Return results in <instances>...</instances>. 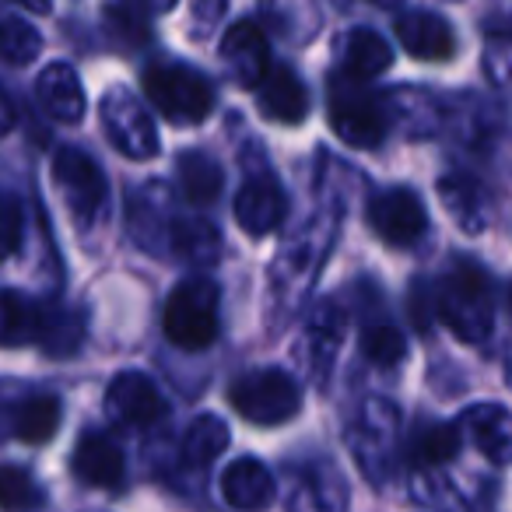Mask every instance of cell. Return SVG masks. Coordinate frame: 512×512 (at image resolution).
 Instances as JSON below:
<instances>
[{"label": "cell", "mask_w": 512, "mask_h": 512, "mask_svg": "<svg viewBox=\"0 0 512 512\" xmlns=\"http://www.w3.org/2000/svg\"><path fill=\"white\" fill-rule=\"evenodd\" d=\"M484 74L495 85H512V36L498 32L484 43Z\"/></svg>", "instance_id": "836d02e7"}, {"label": "cell", "mask_w": 512, "mask_h": 512, "mask_svg": "<svg viewBox=\"0 0 512 512\" xmlns=\"http://www.w3.org/2000/svg\"><path fill=\"white\" fill-rule=\"evenodd\" d=\"M22 232H25V214L22 204L8 193H0V260L18 253L22 246Z\"/></svg>", "instance_id": "d6a6232c"}, {"label": "cell", "mask_w": 512, "mask_h": 512, "mask_svg": "<svg viewBox=\"0 0 512 512\" xmlns=\"http://www.w3.org/2000/svg\"><path fill=\"white\" fill-rule=\"evenodd\" d=\"M53 183H57L60 197H64L67 211L74 214L78 225H95L106 211L109 183L106 172L99 169L88 151L81 148H60L53 158Z\"/></svg>", "instance_id": "8992f818"}, {"label": "cell", "mask_w": 512, "mask_h": 512, "mask_svg": "<svg viewBox=\"0 0 512 512\" xmlns=\"http://www.w3.org/2000/svg\"><path fill=\"white\" fill-rule=\"evenodd\" d=\"M228 449V425L218 414H200L183 435V463L186 467H207Z\"/></svg>", "instance_id": "cb8c5ba5"}, {"label": "cell", "mask_w": 512, "mask_h": 512, "mask_svg": "<svg viewBox=\"0 0 512 512\" xmlns=\"http://www.w3.org/2000/svg\"><path fill=\"white\" fill-rule=\"evenodd\" d=\"M221 64H225L228 78L242 88H260V81L271 71V50H267L264 29L249 18L235 22L221 39Z\"/></svg>", "instance_id": "30bf717a"}, {"label": "cell", "mask_w": 512, "mask_h": 512, "mask_svg": "<svg viewBox=\"0 0 512 512\" xmlns=\"http://www.w3.org/2000/svg\"><path fill=\"white\" fill-rule=\"evenodd\" d=\"M43 53V36L32 22L22 15H4L0 18V57L15 67H25Z\"/></svg>", "instance_id": "f1b7e54d"}, {"label": "cell", "mask_w": 512, "mask_h": 512, "mask_svg": "<svg viewBox=\"0 0 512 512\" xmlns=\"http://www.w3.org/2000/svg\"><path fill=\"white\" fill-rule=\"evenodd\" d=\"M43 334V306L25 292H0V348H25Z\"/></svg>", "instance_id": "ffe728a7"}, {"label": "cell", "mask_w": 512, "mask_h": 512, "mask_svg": "<svg viewBox=\"0 0 512 512\" xmlns=\"http://www.w3.org/2000/svg\"><path fill=\"white\" fill-rule=\"evenodd\" d=\"M81 341H85V320H81V313L64 309V306H57L53 313L43 309V334H39V344H43L46 355L67 358L81 348Z\"/></svg>", "instance_id": "83f0119b"}, {"label": "cell", "mask_w": 512, "mask_h": 512, "mask_svg": "<svg viewBox=\"0 0 512 512\" xmlns=\"http://www.w3.org/2000/svg\"><path fill=\"white\" fill-rule=\"evenodd\" d=\"M176 169H179V190H183V197L190 204L207 207L225 190V172H221V165L207 151H183Z\"/></svg>", "instance_id": "44dd1931"}, {"label": "cell", "mask_w": 512, "mask_h": 512, "mask_svg": "<svg viewBox=\"0 0 512 512\" xmlns=\"http://www.w3.org/2000/svg\"><path fill=\"white\" fill-rule=\"evenodd\" d=\"M390 64H393V53L376 29H355L344 39V78H355L365 85L369 78L383 74Z\"/></svg>", "instance_id": "7402d4cb"}, {"label": "cell", "mask_w": 512, "mask_h": 512, "mask_svg": "<svg viewBox=\"0 0 512 512\" xmlns=\"http://www.w3.org/2000/svg\"><path fill=\"white\" fill-rule=\"evenodd\" d=\"M106 414L123 428H151L169 414V400L144 372H120L106 390Z\"/></svg>", "instance_id": "9c48e42d"}, {"label": "cell", "mask_w": 512, "mask_h": 512, "mask_svg": "<svg viewBox=\"0 0 512 512\" xmlns=\"http://www.w3.org/2000/svg\"><path fill=\"white\" fill-rule=\"evenodd\" d=\"M221 495L232 509H267L274 498V474L253 456H242V460L228 463V470L221 474Z\"/></svg>", "instance_id": "2e32d148"}, {"label": "cell", "mask_w": 512, "mask_h": 512, "mask_svg": "<svg viewBox=\"0 0 512 512\" xmlns=\"http://www.w3.org/2000/svg\"><path fill=\"white\" fill-rule=\"evenodd\" d=\"M235 221L246 235H271L274 228L285 221V211H288V200H285V190L274 176H253L239 186L235 193Z\"/></svg>", "instance_id": "8fae6325"}, {"label": "cell", "mask_w": 512, "mask_h": 512, "mask_svg": "<svg viewBox=\"0 0 512 512\" xmlns=\"http://www.w3.org/2000/svg\"><path fill=\"white\" fill-rule=\"evenodd\" d=\"M432 313L442 327L453 330L460 341L477 344L491 334L495 323V288L484 267L460 260L432 288Z\"/></svg>", "instance_id": "6da1fadb"}, {"label": "cell", "mask_w": 512, "mask_h": 512, "mask_svg": "<svg viewBox=\"0 0 512 512\" xmlns=\"http://www.w3.org/2000/svg\"><path fill=\"white\" fill-rule=\"evenodd\" d=\"M344 505H348V491L330 463L299 474L292 495H288V512H344Z\"/></svg>", "instance_id": "ac0fdd59"}, {"label": "cell", "mask_w": 512, "mask_h": 512, "mask_svg": "<svg viewBox=\"0 0 512 512\" xmlns=\"http://www.w3.org/2000/svg\"><path fill=\"white\" fill-rule=\"evenodd\" d=\"M460 439L474 442L491 463H512V411L502 404H474L453 421Z\"/></svg>", "instance_id": "7c38bea8"}, {"label": "cell", "mask_w": 512, "mask_h": 512, "mask_svg": "<svg viewBox=\"0 0 512 512\" xmlns=\"http://www.w3.org/2000/svg\"><path fill=\"white\" fill-rule=\"evenodd\" d=\"M102 127H106L109 141L120 155L134 158V162H148L158 155V130L144 102L127 88H109L102 95Z\"/></svg>", "instance_id": "52a82bcc"}, {"label": "cell", "mask_w": 512, "mask_h": 512, "mask_svg": "<svg viewBox=\"0 0 512 512\" xmlns=\"http://www.w3.org/2000/svg\"><path fill=\"white\" fill-rule=\"evenodd\" d=\"M144 95L176 127H197L214 109V85L190 64L162 60L144 71Z\"/></svg>", "instance_id": "7a4b0ae2"}, {"label": "cell", "mask_w": 512, "mask_h": 512, "mask_svg": "<svg viewBox=\"0 0 512 512\" xmlns=\"http://www.w3.org/2000/svg\"><path fill=\"white\" fill-rule=\"evenodd\" d=\"M341 330H344V323H341V316H337V309H334V302H323L320 306V313L313 316V323H309V344H313V365L309 369L320 376V369H327L330 365V358H334V351H337V344H341Z\"/></svg>", "instance_id": "4dcf8cb0"}, {"label": "cell", "mask_w": 512, "mask_h": 512, "mask_svg": "<svg viewBox=\"0 0 512 512\" xmlns=\"http://www.w3.org/2000/svg\"><path fill=\"white\" fill-rule=\"evenodd\" d=\"M369 225L386 246L407 249V246H418V242L425 239L428 211L414 190L393 186V190H383L379 197H372Z\"/></svg>", "instance_id": "ba28073f"}, {"label": "cell", "mask_w": 512, "mask_h": 512, "mask_svg": "<svg viewBox=\"0 0 512 512\" xmlns=\"http://www.w3.org/2000/svg\"><path fill=\"white\" fill-rule=\"evenodd\" d=\"M60 414H64V407H60V400L53 397V393H36V397H29L25 404H18L11 428H15V435L22 442L43 446V442H50L53 435H57Z\"/></svg>", "instance_id": "603a6c76"}, {"label": "cell", "mask_w": 512, "mask_h": 512, "mask_svg": "<svg viewBox=\"0 0 512 512\" xmlns=\"http://www.w3.org/2000/svg\"><path fill=\"white\" fill-rule=\"evenodd\" d=\"M260 109L271 116L274 123H302L309 116V92L302 85V78L292 67L278 64L267 71V78L260 81Z\"/></svg>", "instance_id": "e0dca14e"}, {"label": "cell", "mask_w": 512, "mask_h": 512, "mask_svg": "<svg viewBox=\"0 0 512 512\" xmlns=\"http://www.w3.org/2000/svg\"><path fill=\"white\" fill-rule=\"evenodd\" d=\"M383 106L390 123L397 120L411 134H428V130H439V106H435L432 95L411 92V88H397V92L383 95Z\"/></svg>", "instance_id": "d4e9b609"}, {"label": "cell", "mask_w": 512, "mask_h": 512, "mask_svg": "<svg viewBox=\"0 0 512 512\" xmlns=\"http://www.w3.org/2000/svg\"><path fill=\"white\" fill-rule=\"evenodd\" d=\"M71 467L78 474V481H85L88 488H120L123 474H127L123 449L102 432L81 435L78 446H74Z\"/></svg>", "instance_id": "4fadbf2b"}, {"label": "cell", "mask_w": 512, "mask_h": 512, "mask_svg": "<svg viewBox=\"0 0 512 512\" xmlns=\"http://www.w3.org/2000/svg\"><path fill=\"white\" fill-rule=\"evenodd\" d=\"M362 355L369 362L383 365V369H393L397 362H404L407 355V341L393 323H369L362 330Z\"/></svg>", "instance_id": "1f68e13d"}, {"label": "cell", "mask_w": 512, "mask_h": 512, "mask_svg": "<svg viewBox=\"0 0 512 512\" xmlns=\"http://www.w3.org/2000/svg\"><path fill=\"white\" fill-rule=\"evenodd\" d=\"M169 235H172V246L183 260L190 264H211L218 260V249H221V235L211 221L204 218H179L169 225Z\"/></svg>", "instance_id": "484cf974"}, {"label": "cell", "mask_w": 512, "mask_h": 512, "mask_svg": "<svg viewBox=\"0 0 512 512\" xmlns=\"http://www.w3.org/2000/svg\"><path fill=\"white\" fill-rule=\"evenodd\" d=\"M18 127V106L4 88H0V137H8Z\"/></svg>", "instance_id": "e575fe53"}, {"label": "cell", "mask_w": 512, "mask_h": 512, "mask_svg": "<svg viewBox=\"0 0 512 512\" xmlns=\"http://www.w3.org/2000/svg\"><path fill=\"white\" fill-rule=\"evenodd\" d=\"M460 432H456V425H425L414 432L411 439V463L414 467H442V463H453L456 456H460Z\"/></svg>", "instance_id": "4316f807"}, {"label": "cell", "mask_w": 512, "mask_h": 512, "mask_svg": "<svg viewBox=\"0 0 512 512\" xmlns=\"http://www.w3.org/2000/svg\"><path fill=\"white\" fill-rule=\"evenodd\" d=\"M36 99L43 106L46 116H53L57 123H78L85 116V88L71 64H50L36 78Z\"/></svg>", "instance_id": "9a60e30c"}, {"label": "cell", "mask_w": 512, "mask_h": 512, "mask_svg": "<svg viewBox=\"0 0 512 512\" xmlns=\"http://www.w3.org/2000/svg\"><path fill=\"white\" fill-rule=\"evenodd\" d=\"M221 295L211 278H190L172 288L165 302L162 327L176 348L183 351H204L218 341L221 330Z\"/></svg>", "instance_id": "3957f363"}, {"label": "cell", "mask_w": 512, "mask_h": 512, "mask_svg": "<svg viewBox=\"0 0 512 512\" xmlns=\"http://www.w3.org/2000/svg\"><path fill=\"white\" fill-rule=\"evenodd\" d=\"M228 400H232L235 414L246 418L249 425L274 428L299 414L302 390L285 369H253L235 379Z\"/></svg>", "instance_id": "5b68a950"}, {"label": "cell", "mask_w": 512, "mask_h": 512, "mask_svg": "<svg viewBox=\"0 0 512 512\" xmlns=\"http://www.w3.org/2000/svg\"><path fill=\"white\" fill-rule=\"evenodd\" d=\"M509 313H512V288H509Z\"/></svg>", "instance_id": "d590c367"}, {"label": "cell", "mask_w": 512, "mask_h": 512, "mask_svg": "<svg viewBox=\"0 0 512 512\" xmlns=\"http://www.w3.org/2000/svg\"><path fill=\"white\" fill-rule=\"evenodd\" d=\"M327 109H330V127L341 141L351 148H379L390 130V116L379 95L369 92V85L355 78L337 74L327 88Z\"/></svg>", "instance_id": "277c9868"}, {"label": "cell", "mask_w": 512, "mask_h": 512, "mask_svg": "<svg viewBox=\"0 0 512 512\" xmlns=\"http://www.w3.org/2000/svg\"><path fill=\"white\" fill-rule=\"evenodd\" d=\"M397 39L414 60H449L456 53L453 25L432 11H407L397 18Z\"/></svg>", "instance_id": "5bb4252c"}, {"label": "cell", "mask_w": 512, "mask_h": 512, "mask_svg": "<svg viewBox=\"0 0 512 512\" xmlns=\"http://www.w3.org/2000/svg\"><path fill=\"white\" fill-rule=\"evenodd\" d=\"M46 502V491L25 467L4 463L0 467V509L4 512H36Z\"/></svg>", "instance_id": "f546056e"}, {"label": "cell", "mask_w": 512, "mask_h": 512, "mask_svg": "<svg viewBox=\"0 0 512 512\" xmlns=\"http://www.w3.org/2000/svg\"><path fill=\"white\" fill-rule=\"evenodd\" d=\"M439 200L446 214L463 228L467 235L484 232L488 225V197H484L481 183L470 176H446L439 179Z\"/></svg>", "instance_id": "d6986e66"}]
</instances>
